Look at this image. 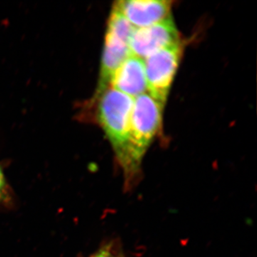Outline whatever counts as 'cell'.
I'll return each instance as SVG.
<instances>
[{"instance_id":"1","label":"cell","mask_w":257,"mask_h":257,"mask_svg":"<svg viewBox=\"0 0 257 257\" xmlns=\"http://www.w3.org/2000/svg\"><path fill=\"white\" fill-rule=\"evenodd\" d=\"M164 107L148 92L134 99L127 162L123 170L126 189H131L140 178L144 157L162 127Z\"/></svg>"},{"instance_id":"2","label":"cell","mask_w":257,"mask_h":257,"mask_svg":"<svg viewBox=\"0 0 257 257\" xmlns=\"http://www.w3.org/2000/svg\"><path fill=\"white\" fill-rule=\"evenodd\" d=\"M94 101H96L97 122L109 140L123 172L127 162L134 99L109 87Z\"/></svg>"},{"instance_id":"3","label":"cell","mask_w":257,"mask_h":257,"mask_svg":"<svg viewBox=\"0 0 257 257\" xmlns=\"http://www.w3.org/2000/svg\"><path fill=\"white\" fill-rule=\"evenodd\" d=\"M183 53L181 42L166 47L145 60L148 93L165 106Z\"/></svg>"},{"instance_id":"4","label":"cell","mask_w":257,"mask_h":257,"mask_svg":"<svg viewBox=\"0 0 257 257\" xmlns=\"http://www.w3.org/2000/svg\"><path fill=\"white\" fill-rule=\"evenodd\" d=\"M180 42V35L172 17L145 28H135L128 42L132 55L145 59Z\"/></svg>"},{"instance_id":"5","label":"cell","mask_w":257,"mask_h":257,"mask_svg":"<svg viewBox=\"0 0 257 257\" xmlns=\"http://www.w3.org/2000/svg\"><path fill=\"white\" fill-rule=\"evenodd\" d=\"M135 28H145L171 18L172 2L167 0H121L114 3Z\"/></svg>"},{"instance_id":"6","label":"cell","mask_w":257,"mask_h":257,"mask_svg":"<svg viewBox=\"0 0 257 257\" xmlns=\"http://www.w3.org/2000/svg\"><path fill=\"white\" fill-rule=\"evenodd\" d=\"M109 87L133 99L148 92L145 60L130 55L114 72Z\"/></svg>"},{"instance_id":"7","label":"cell","mask_w":257,"mask_h":257,"mask_svg":"<svg viewBox=\"0 0 257 257\" xmlns=\"http://www.w3.org/2000/svg\"><path fill=\"white\" fill-rule=\"evenodd\" d=\"M131 55L128 42L106 32L99 71V81L94 99L106 90L116 69Z\"/></svg>"},{"instance_id":"8","label":"cell","mask_w":257,"mask_h":257,"mask_svg":"<svg viewBox=\"0 0 257 257\" xmlns=\"http://www.w3.org/2000/svg\"><path fill=\"white\" fill-rule=\"evenodd\" d=\"M9 197L8 183L3 172V169L0 167V203L6 202Z\"/></svg>"},{"instance_id":"9","label":"cell","mask_w":257,"mask_h":257,"mask_svg":"<svg viewBox=\"0 0 257 257\" xmlns=\"http://www.w3.org/2000/svg\"><path fill=\"white\" fill-rule=\"evenodd\" d=\"M91 257H123L119 253L116 252L114 250L107 246L106 247L101 248L98 252L94 253Z\"/></svg>"}]
</instances>
